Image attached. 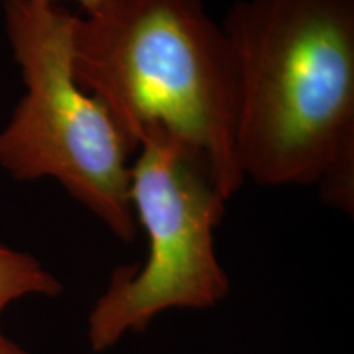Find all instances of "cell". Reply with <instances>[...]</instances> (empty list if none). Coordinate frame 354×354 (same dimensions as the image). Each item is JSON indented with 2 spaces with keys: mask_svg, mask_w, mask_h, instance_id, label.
Returning a JSON list of instances; mask_svg holds the SVG:
<instances>
[{
  "mask_svg": "<svg viewBox=\"0 0 354 354\" xmlns=\"http://www.w3.org/2000/svg\"><path fill=\"white\" fill-rule=\"evenodd\" d=\"M236 73L234 149L256 184L354 205V0H238L221 21Z\"/></svg>",
  "mask_w": 354,
  "mask_h": 354,
  "instance_id": "1",
  "label": "cell"
},
{
  "mask_svg": "<svg viewBox=\"0 0 354 354\" xmlns=\"http://www.w3.org/2000/svg\"><path fill=\"white\" fill-rule=\"evenodd\" d=\"M73 71L135 149L148 131H165L209 159L228 201L246 183L233 53L202 0H112L77 17Z\"/></svg>",
  "mask_w": 354,
  "mask_h": 354,
  "instance_id": "2",
  "label": "cell"
},
{
  "mask_svg": "<svg viewBox=\"0 0 354 354\" xmlns=\"http://www.w3.org/2000/svg\"><path fill=\"white\" fill-rule=\"evenodd\" d=\"M3 19L26 92L0 131V167L15 180L55 179L71 197L133 241L135 146L73 71L77 15L43 0H6Z\"/></svg>",
  "mask_w": 354,
  "mask_h": 354,
  "instance_id": "3",
  "label": "cell"
},
{
  "mask_svg": "<svg viewBox=\"0 0 354 354\" xmlns=\"http://www.w3.org/2000/svg\"><path fill=\"white\" fill-rule=\"evenodd\" d=\"M131 166L130 197L136 225L148 236L143 266L112 272L87 320L95 353L125 333L143 331L171 308H209L230 292V279L215 251V228L228 198L210 161L165 131L140 140Z\"/></svg>",
  "mask_w": 354,
  "mask_h": 354,
  "instance_id": "4",
  "label": "cell"
},
{
  "mask_svg": "<svg viewBox=\"0 0 354 354\" xmlns=\"http://www.w3.org/2000/svg\"><path fill=\"white\" fill-rule=\"evenodd\" d=\"M63 286L33 256L0 246V318L6 308L25 295L56 297Z\"/></svg>",
  "mask_w": 354,
  "mask_h": 354,
  "instance_id": "5",
  "label": "cell"
},
{
  "mask_svg": "<svg viewBox=\"0 0 354 354\" xmlns=\"http://www.w3.org/2000/svg\"><path fill=\"white\" fill-rule=\"evenodd\" d=\"M43 2L57 3L59 0H43ZM76 2L84 8V10H86V15H91V13L100 10L102 7L107 6V3L112 2V0H76Z\"/></svg>",
  "mask_w": 354,
  "mask_h": 354,
  "instance_id": "6",
  "label": "cell"
},
{
  "mask_svg": "<svg viewBox=\"0 0 354 354\" xmlns=\"http://www.w3.org/2000/svg\"><path fill=\"white\" fill-rule=\"evenodd\" d=\"M0 354H28L26 351H24L19 344H15L10 339L6 338L0 331Z\"/></svg>",
  "mask_w": 354,
  "mask_h": 354,
  "instance_id": "7",
  "label": "cell"
}]
</instances>
